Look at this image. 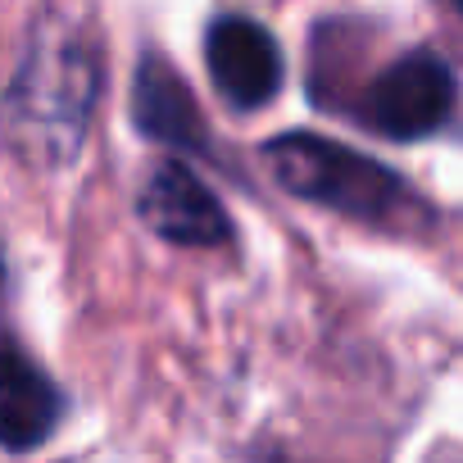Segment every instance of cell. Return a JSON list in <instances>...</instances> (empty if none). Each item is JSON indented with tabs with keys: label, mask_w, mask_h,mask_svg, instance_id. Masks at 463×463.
<instances>
[{
	"label": "cell",
	"mask_w": 463,
	"mask_h": 463,
	"mask_svg": "<svg viewBox=\"0 0 463 463\" xmlns=\"http://www.w3.org/2000/svg\"><path fill=\"white\" fill-rule=\"evenodd\" d=\"M105 87L91 28L69 14L37 19L24 60L0 96V137L33 173H64L87 146Z\"/></svg>",
	"instance_id": "1"
},
{
	"label": "cell",
	"mask_w": 463,
	"mask_h": 463,
	"mask_svg": "<svg viewBox=\"0 0 463 463\" xmlns=\"http://www.w3.org/2000/svg\"><path fill=\"white\" fill-rule=\"evenodd\" d=\"M269 173L282 191L296 200L323 204L332 213L359 218L382 232H422L431 227V204L386 164L373 155H359L341 141L314 137V132H287L273 137L264 150Z\"/></svg>",
	"instance_id": "2"
},
{
	"label": "cell",
	"mask_w": 463,
	"mask_h": 463,
	"mask_svg": "<svg viewBox=\"0 0 463 463\" xmlns=\"http://www.w3.org/2000/svg\"><path fill=\"white\" fill-rule=\"evenodd\" d=\"M458 82L436 51L395 55L354 100V114L368 132L391 141H422L454 118Z\"/></svg>",
	"instance_id": "3"
},
{
	"label": "cell",
	"mask_w": 463,
	"mask_h": 463,
	"mask_svg": "<svg viewBox=\"0 0 463 463\" xmlns=\"http://www.w3.org/2000/svg\"><path fill=\"white\" fill-rule=\"evenodd\" d=\"M137 213L141 222L168 246H186V250H213L232 241V218L222 209V200L177 159L159 164L141 195H137Z\"/></svg>",
	"instance_id": "4"
},
{
	"label": "cell",
	"mask_w": 463,
	"mask_h": 463,
	"mask_svg": "<svg viewBox=\"0 0 463 463\" xmlns=\"http://www.w3.org/2000/svg\"><path fill=\"white\" fill-rule=\"evenodd\" d=\"M204 60L232 109H264L282 91V51L269 28L246 14H218L204 33Z\"/></svg>",
	"instance_id": "5"
},
{
	"label": "cell",
	"mask_w": 463,
	"mask_h": 463,
	"mask_svg": "<svg viewBox=\"0 0 463 463\" xmlns=\"http://www.w3.org/2000/svg\"><path fill=\"white\" fill-rule=\"evenodd\" d=\"M64 395L51 373L24 350L14 327L0 318V449L28 454L55 436Z\"/></svg>",
	"instance_id": "6"
},
{
	"label": "cell",
	"mask_w": 463,
	"mask_h": 463,
	"mask_svg": "<svg viewBox=\"0 0 463 463\" xmlns=\"http://www.w3.org/2000/svg\"><path fill=\"white\" fill-rule=\"evenodd\" d=\"M132 123L141 137L173 146V150H191V155H209V123L186 87V78L159 55L146 51L132 78Z\"/></svg>",
	"instance_id": "7"
},
{
	"label": "cell",
	"mask_w": 463,
	"mask_h": 463,
	"mask_svg": "<svg viewBox=\"0 0 463 463\" xmlns=\"http://www.w3.org/2000/svg\"><path fill=\"white\" fill-rule=\"evenodd\" d=\"M445 10H449V14H454V19L463 24V0H445Z\"/></svg>",
	"instance_id": "8"
}]
</instances>
